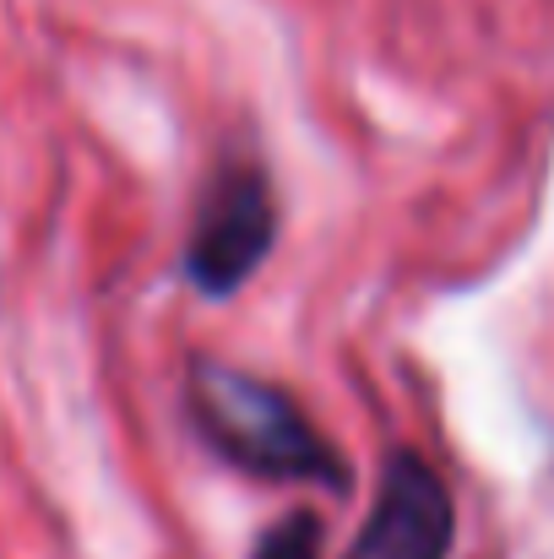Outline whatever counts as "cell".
Wrapping results in <instances>:
<instances>
[{"label":"cell","instance_id":"6da1fadb","mask_svg":"<svg viewBox=\"0 0 554 559\" xmlns=\"http://www.w3.org/2000/svg\"><path fill=\"white\" fill-rule=\"evenodd\" d=\"M185 407L196 435L239 473L272 484H316L343 495L349 456L310 424V413L267 374L196 354L185 365Z\"/></svg>","mask_w":554,"mask_h":559},{"label":"cell","instance_id":"7a4b0ae2","mask_svg":"<svg viewBox=\"0 0 554 559\" xmlns=\"http://www.w3.org/2000/svg\"><path fill=\"white\" fill-rule=\"evenodd\" d=\"M278 239V195L261 164H223L185 239V277L207 299L239 294Z\"/></svg>","mask_w":554,"mask_h":559},{"label":"cell","instance_id":"3957f363","mask_svg":"<svg viewBox=\"0 0 554 559\" xmlns=\"http://www.w3.org/2000/svg\"><path fill=\"white\" fill-rule=\"evenodd\" d=\"M451 538L457 506L446 478L419 451H391L375 484V506L343 559H446Z\"/></svg>","mask_w":554,"mask_h":559},{"label":"cell","instance_id":"277c9868","mask_svg":"<svg viewBox=\"0 0 554 559\" xmlns=\"http://www.w3.org/2000/svg\"><path fill=\"white\" fill-rule=\"evenodd\" d=\"M327 549V527L316 511H288L278 516L261 538H256V555L250 559H321Z\"/></svg>","mask_w":554,"mask_h":559}]
</instances>
